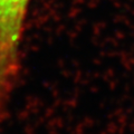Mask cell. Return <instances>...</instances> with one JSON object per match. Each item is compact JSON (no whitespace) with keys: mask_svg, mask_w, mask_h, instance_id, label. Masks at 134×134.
I'll use <instances>...</instances> for the list:
<instances>
[{"mask_svg":"<svg viewBox=\"0 0 134 134\" xmlns=\"http://www.w3.org/2000/svg\"><path fill=\"white\" fill-rule=\"evenodd\" d=\"M31 0H0V87L16 79L24 25Z\"/></svg>","mask_w":134,"mask_h":134,"instance_id":"obj_1","label":"cell"}]
</instances>
